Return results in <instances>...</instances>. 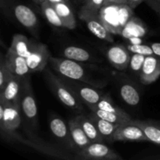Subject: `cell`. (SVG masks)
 Segmentation results:
<instances>
[{
  "mask_svg": "<svg viewBox=\"0 0 160 160\" xmlns=\"http://www.w3.org/2000/svg\"><path fill=\"white\" fill-rule=\"evenodd\" d=\"M24 80L25 78L13 75L0 92V102L20 106Z\"/></svg>",
  "mask_w": 160,
  "mask_h": 160,
  "instance_id": "9",
  "label": "cell"
},
{
  "mask_svg": "<svg viewBox=\"0 0 160 160\" xmlns=\"http://www.w3.org/2000/svg\"><path fill=\"white\" fill-rule=\"evenodd\" d=\"M96 107H98V109H103V110L108 111V112H114V113L120 114V115L122 116H126V117L127 116H130L125 111H123L121 108L114 104L111 97L108 94L104 93V95H102L101 99L99 100V102L97 104Z\"/></svg>",
  "mask_w": 160,
  "mask_h": 160,
  "instance_id": "28",
  "label": "cell"
},
{
  "mask_svg": "<svg viewBox=\"0 0 160 160\" xmlns=\"http://www.w3.org/2000/svg\"><path fill=\"white\" fill-rule=\"evenodd\" d=\"M159 1H160V0H159Z\"/></svg>",
  "mask_w": 160,
  "mask_h": 160,
  "instance_id": "41",
  "label": "cell"
},
{
  "mask_svg": "<svg viewBox=\"0 0 160 160\" xmlns=\"http://www.w3.org/2000/svg\"><path fill=\"white\" fill-rule=\"evenodd\" d=\"M133 9L128 4L104 5L100 9L98 15L111 34L120 35L127 23L134 16Z\"/></svg>",
  "mask_w": 160,
  "mask_h": 160,
  "instance_id": "1",
  "label": "cell"
},
{
  "mask_svg": "<svg viewBox=\"0 0 160 160\" xmlns=\"http://www.w3.org/2000/svg\"><path fill=\"white\" fill-rule=\"evenodd\" d=\"M12 76L13 74L10 71L6 62V58L2 54L0 58V92L3 90L5 86Z\"/></svg>",
  "mask_w": 160,
  "mask_h": 160,
  "instance_id": "29",
  "label": "cell"
},
{
  "mask_svg": "<svg viewBox=\"0 0 160 160\" xmlns=\"http://www.w3.org/2000/svg\"><path fill=\"white\" fill-rule=\"evenodd\" d=\"M49 62L53 70L64 78L85 83L95 88L104 86L98 81L94 80L91 75L87 73L84 67L81 65L80 62L67 58H56L52 56Z\"/></svg>",
  "mask_w": 160,
  "mask_h": 160,
  "instance_id": "2",
  "label": "cell"
},
{
  "mask_svg": "<svg viewBox=\"0 0 160 160\" xmlns=\"http://www.w3.org/2000/svg\"><path fill=\"white\" fill-rule=\"evenodd\" d=\"M45 76L49 87L62 104L78 113L83 112L84 103L62 78L55 75L47 67L45 69Z\"/></svg>",
  "mask_w": 160,
  "mask_h": 160,
  "instance_id": "3",
  "label": "cell"
},
{
  "mask_svg": "<svg viewBox=\"0 0 160 160\" xmlns=\"http://www.w3.org/2000/svg\"><path fill=\"white\" fill-rule=\"evenodd\" d=\"M142 2H145V0H128V5L132 9H135Z\"/></svg>",
  "mask_w": 160,
  "mask_h": 160,
  "instance_id": "37",
  "label": "cell"
},
{
  "mask_svg": "<svg viewBox=\"0 0 160 160\" xmlns=\"http://www.w3.org/2000/svg\"><path fill=\"white\" fill-rule=\"evenodd\" d=\"M114 142H148L143 131L133 123L131 120L128 123L120 125L113 136Z\"/></svg>",
  "mask_w": 160,
  "mask_h": 160,
  "instance_id": "10",
  "label": "cell"
},
{
  "mask_svg": "<svg viewBox=\"0 0 160 160\" xmlns=\"http://www.w3.org/2000/svg\"><path fill=\"white\" fill-rule=\"evenodd\" d=\"M79 17L85 22L89 31L95 36L108 42H113L112 34L106 29L99 15L94 13H80Z\"/></svg>",
  "mask_w": 160,
  "mask_h": 160,
  "instance_id": "12",
  "label": "cell"
},
{
  "mask_svg": "<svg viewBox=\"0 0 160 160\" xmlns=\"http://www.w3.org/2000/svg\"><path fill=\"white\" fill-rule=\"evenodd\" d=\"M52 5L63 23L64 28L74 29L77 26V22L72 10L71 5L65 2L55 3Z\"/></svg>",
  "mask_w": 160,
  "mask_h": 160,
  "instance_id": "23",
  "label": "cell"
},
{
  "mask_svg": "<svg viewBox=\"0 0 160 160\" xmlns=\"http://www.w3.org/2000/svg\"><path fill=\"white\" fill-rule=\"evenodd\" d=\"M63 80L74 91L81 102L85 104L89 109L96 106L102 95H104L103 92L98 90L95 88V87L94 88V86L89 85L85 83L67 79V78H64Z\"/></svg>",
  "mask_w": 160,
  "mask_h": 160,
  "instance_id": "6",
  "label": "cell"
},
{
  "mask_svg": "<svg viewBox=\"0 0 160 160\" xmlns=\"http://www.w3.org/2000/svg\"><path fill=\"white\" fill-rule=\"evenodd\" d=\"M5 58L8 67L12 74L22 78H27L31 76V71L28 67L26 58L19 56L9 48L5 55Z\"/></svg>",
  "mask_w": 160,
  "mask_h": 160,
  "instance_id": "16",
  "label": "cell"
},
{
  "mask_svg": "<svg viewBox=\"0 0 160 160\" xmlns=\"http://www.w3.org/2000/svg\"><path fill=\"white\" fill-rule=\"evenodd\" d=\"M127 48L129 50L131 54L136 53V54L143 55V56H148L155 55L153 52L152 48L150 45H145V44H138V45H132V44H128L127 45Z\"/></svg>",
  "mask_w": 160,
  "mask_h": 160,
  "instance_id": "32",
  "label": "cell"
},
{
  "mask_svg": "<svg viewBox=\"0 0 160 160\" xmlns=\"http://www.w3.org/2000/svg\"><path fill=\"white\" fill-rule=\"evenodd\" d=\"M90 110L91 112H93L94 114H95L99 118L107 120V121L111 122V123H113L117 125L123 124V123H128L130 120H132L131 116H127L126 117V116H122L120 115V114L114 113V112H108V111L98 109L96 106L90 108Z\"/></svg>",
  "mask_w": 160,
  "mask_h": 160,
  "instance_id": "26",
  "label": "cell"
},
{
  "mask_svg": "<svg viewBox=\"0 0 160 160\" xmlns=\"http://www.w3.org/2000/svg\"><path fill=\"white\" fill-rule=\"evenodd\" d=\"M31 47H32V41L29 40L23 34H16L12 37L9 48L19 56L27 58L30 55Z\"/></svg>",
  "mask_w": 160,
  "mask_h": 160,
  "instance_id": "24",
  "label": "cell"
},
{
  "mask_svg": "<svg viewBox=\"0 0 160 160\" xmlns=\"http://www.w3.org/2000/svg\"><path fill=\"white\" fill-rule=\"evenodd\" d=\"M103 4L104 0H83V6L80 13L98 14Z\"/></svg>",
  "mask_w": 160,
  "mask_h": 160,
  "instance_id": "30",
  "label": "cell"
},
{
  "mask_svg": "<svg viewBox=\"0 0 160 160\" xmlns=\"http://www.w3.org/2000/svg\"><path fill=\"white\" fill-rule=\"evenodd\" d=\"M12 11L17 21L25 28L31 32L37 31L38 20L36 14L31 8L21 3H17L12 6Z\"/></svg>",
  "mask_w": 160,
  "mask_h": 160,
  "instance_id": "15",
  "label": "cell"
},
{
  "mask_svg": "<svg viewBox=\"0 0 160 160\" xmlns=\"http://www.w3.org/2000/svg\"><path fill=\"white\" fill-rule=\"evenodd\" d=\"M145 2L148 4V6H150L153 10L156 11L160 15V1L159 0H145Z\"/></svg>",
  "mask_w": 160,
  "mask_h": 160,
  "instance_id": "34",
  "label": "cell"
},
{
  "mask_svg": "<svg viewBox=\"0 0 160 160\" xmlns=\"http://www.w3.org/2000/svg\"><path fill=\"white\" fill-rule=\"evenodd\" d=\"M151 47L152 48L154 54L156 56L160 58V42H154V43L150 44Z\"/></svg>",
  "mask_w": 160,
  "mask_h": 160,
  "instance_id": "35",
  "label": "cell"
},
{
  "mask_svg": "<svg viewBox=\"0 0 160 160\" xmlns=\"http://www.w3.org/2000/svg\"><path fill=\"white\" fill-rule=\"evenodd\" d=\"M40 6L42 13L45 16L48 23H51L53 26L57 27V28H64L60 17L58 15L56 9L51 2L46 1V0H44L40 4Z\"/></svg>",
  "mask_w": 160,
  "mask_h": 160,
  "instance_id": "27",
  "label": "cell"
},
{
  "mask_svg": "<svg viewBox=\"0 0 160 160\" xmlns=\"http://www.w3.org/2000/svg\"><path fill=\"white\" fill-rule=\"evenodd\" d=\"M148 28L138 17H134L127 23L120 33V36L125 39L131 38H144L148 33Z\"/></svg>",
  "mask_w": 160,
  "mask_h": 160,
  "instance_id": "17",
  "label": "cell"
},
{
  "mask_svg": "<svg viewBox=\"0 0 160 160\" xmlns=\"http://www.w3.org/2000/svg\"><path fill=\"white\" fill-rule=\"evenodd\" d=\"M143 131L148 141L160 145V122L152 120H131Z\"/></svg>",
  "mask_w": 160,
  "mask_h": 160,
  "instance_id": "18",
  "label": "cell"
},
{
  "mask_svg": "<svg viewBox=\"0 0 160 160\" xmlns=\"http://www.w3.org/2000/svg\"><path fill=\"white\" fill-rule=\"evenodd\" d=\"M44 0H42L43 2ZM46 1H48L49 2H51L52 4H55V3H60V2H65L68 3V4H71L70 3V0H46Z\"/></svg>",
  "mask_w": 160,
  "mask_h": 160,
  "instance_id": "39",
  "label": "cell"
},
{
  "mask_svg": "<svg viewBox=\"0 0 160 160\" xmlns=\"http://www.w3.org/2000/svg\"><path fill=\"white\" fill-rule=\"evenodd\" d=\"M80 159L92 160H122L123 158L103 142H92L78 152Z\"/></svg>",
  "mask_w": 160,
  "mask_h": 160,
  "instance_id": "7",
  "label": "cell"
},
{
  "mask_svg": "<svg viewBox=\"0 0 160 160\" xmlns=\"http://www.w3.org/2000/svg\"><path fill=\"white\" fill-rule=\"evenodd\" d=\"M68 126L78 152L92 143L91 140L86 135L84 130L81 128L74 117L69 120Z\"/></svg>",
  "mask_w": 160,
  "mask_h": 160,
  "instance_id": "20",
  "label": "cell"
},
{
  "mask_svg": "<svg viewBox=\"0 0 160 160\" xmlns=\"http://www.w3.org/2000/svg\"><path fill=\"white\" fill-rule=\"evenodd\" d=\"M109 4H128V0H104V5Z\"/></svg>",
  "mask_w": 160,
  "mask_h": 160,
  "instance_id": "36",
  "label": "cell"
},
{
  "mask_svg": "<svg viewBox=\"0 0 160 160\" xmlns=\"http://www.w3.org/2000/svg\"><path fill=\"white\" fill-rule=\"evenodd\" d=\"M0 6L4 13H9V9H12L13 6V2L12 0H0Z\"/></svg>",
  "mask_w": 160,
  "mask_h": 160,
  "instance_id": "33",
  "label": "cell"
},
{
  "mask_svg": "<svg viewBox=\"0 0 160 160\" xmlns=\"http://www.w3.org/2000/svg\"><path fill=\"white\" fill-rule=\"evenodd\" d=\"M64 58L78 61V62H95V58L92 53L82 47L70 45L66 47L62 51Z\"/></svg>",
  "mask_w": 160,
  "mask_h": 160,
  "instance_id": "22",
  "label": "cell"
},
{
  "mask_svg": "<svg viewBox=\"0 0 160 160\" xmlns=\"http://www.w3.org/2000/svg\"><path fill=\"white\" fill-rule=\"evenodd\" d=\"M49 127L53 135L71 150L77 151L75 144L72 139L68 124L59 117H52L49 120Z\"/></svg>",
  "mask_w": 160,
  "mask_h": 160,
  "instance_id": "13",
  "label": "cell"
},
{
  "mask_svg": "<svg viewBox=\"0 0 160 160\" xmlns=\"http://www.w3.org/2000/svg\"><path fill=\"white\" fill-rule=\"evenodd\" d=\"M122 99L129 106H135L140 102V93L132 83H124L120 88Z\"/></svg>",
  "mask_w": 160,
  "mask_h": 160,
  "instance_id": "25",
  "label": "cell"
},
{
  "mask_svg": "<svg viewBox=\"0 0 160 160\" xmlns=\"http://www.w3.org/2000/svg\"><path fill=\"white\" fill-rule=\"evenodd\" d=\"M128 40L129 41V44H132V45H138V44L143 43V40L142 39V38H131Z\"/></svg>",
  "mask_w": 160,
  "mask_h": 160,
  "instance_id": "38",
  "label": "cell"
},
{
  "mask_svg": "<svg viewBox=\"0 0 160 160\" xmlns=\"http://www.w3.org/2000/svg\"><path fill=\"white\" fill-rule=\"evenodd\" d=\"M145 57H146V56H143V55L136 54V53L131 54L128 68H129L133 73L138 75V77L139 74H140L141 70H142L144 62H145Z\"/></svg>",
  "mask_w": 160,
  "mask_h": 160,
  "instance_id": "31",
  "label": "cell"
},
{
  "mask_svg": "<svg viewBox=\"0 0 160 160\" xmlns=\"http://www.w3.org/2000/svg\"><path fill=\"white\" fill-rule=\"evenodd\" d=\"M21 123L20 106L0 102V130L2 136L9 138Z\"/></svg>",
  "mask_w": 160,
  "mask_h": 160,
  "instance_id": "4",
  "label": "cell"
},
{
  "mask_svg": "<svg viewBox=\"0 0 160 160\" xmlns=\"http://www.w3.org/2000/svg\"><path fill=\"white\" fill-rule=\"evenodd\" d=\"M20 109L25 119L34 128L38 127V107L35 101L32 85H31V76L25 78L23 83V92L20 100Z\"/></svg>",
  "mask_w": 160,
  "mask_h": 160,
  "instance_id": "5",
  "label": "cell"
},
{
  "mask_svg": "<svg viewBox=\"0 0 160 160\" xmlns=\"http://www.w3.org/2000/svg\"><path fill=\"white\" fill-rule=\"evenodd\" d=\"M32 1L38 5H40L42 2V0H32Z\"/></svg>",
  "mask_w": 160,
  "mask_h": 160,
  "instance_id": "40",
  "label": "cell"
},
{
  "mask_svg": "<svg viewBox=\"0 0 160 160\" xmlns=\"http://www.w3.org/2000/svg\"><path fill=\"white\" fill-rule=\"evenodd\" d=\"M80 126L84 130L86 135L88 137L92 142H103L102 136L100 134L98 128L95 123L92 121V119L89 117L88 115H84V114H78L74 117Z\"/></svg>",
  "mask_w": 160,
  "mask_h": 160,
  "instance_id": "19",
  "label": "cell"
},
{
  "mask_svg": "<svg viewBox=\"0 0 160 160\" xmlns=\"http://www.w3.org/2000/svg\"><path fill=\"white\" fill-rule=\"evenodd\" d=\"M88 116L92 119V121L95 123L104 141H107L109 142H114V134H115L117 128L120 125L115 124V123H111L107 120H102L92 112L90 114H88Z\"/></svg>",
  "mask_w": 160,
  "mask_h": 160,
  "instance_id": "21",
  "label": "cell"
},
{
  "mask_svg": "<svg viewBox=\"0 0 160 160\" xmlns=\"http://www.w3.org/2000/svg\"><path fill=\"white\" fill-rule=\"evenodd\" d=\"M31 41L32 47L31 52L26 58L28 67L31 73L43 71L49 62L50 58L52 57L51 53L46 45L35 41Z\"/></svg>",
  "mask_w": 160,
  "mask_h": 160,
  "instance_id": "8",
  "label": "cell"
},
{
  "mask_svg": "<svg viewBox=\"0 0 160 160\" xmlns=\"http://www.w3.org/2000/svg\"><path fill=\"white\" fill-rule=\"evenodd\" d=\"M160 76V58L156 55L145 57L139 74V79L142 84L148 85L157 81Z\"/></svg>",
  "mask_w": 160,
  "mask_h": 160,
  "instance_id": "14",
  "label": "cell"
},
{
  "mask_svg": "<svg viewBox=\"0 0 160 160\" xmlns=\"http://www.w3.org/2000/svg\"><path fill=\"white\" fill-rule=\"evenodd\" d=\"M131 53L123 45H115L109 47L106 51V57L109 63L118 70L128 68Z\"/></svg>",
  "mask_w": 160,
  "mask_h": 160,
  "instance_id": "11",
  "label": "cell"
}]
</instances>
